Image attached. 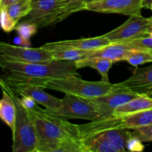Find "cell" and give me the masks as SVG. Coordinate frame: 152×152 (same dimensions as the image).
Instances as JSON below:
<instances>
[{
	"mask_svg": "<svg viewBox=\"0 0 152 152\" xmlns=\"http://www.w3.org/2000/svg\"><path fill=\"white\" fill-rule=\"evenodd\" d=\"M84 152H123L127 151L132 131L122 118L105 117L79 125Z\"/></svg>",
	"mask_w": 152,
	"mask_h": 152,
	"instance_id": "6da1fadb",
	"label": "cell"
},
{
	"mask_svg": "<svg viewBox=\"0 0 152 152\" xmlns=\"http://www.w3.org/2000/svg\"><path fill=\"white\" fill-rule=\"evenodd\" d=\"M0 65L9 71L4 83L10 86L25 84L38 86L41 83L71 76H80L75 61L52 59L37 63H18L0 60Z\"/></svg>",
	"mask_w": 152,
	"mask_h": 152,
	"instance_id": "7a4b0ae2",
	"label": "cell"
},
{
	"mask_svg": "<svg viewBox=\"0 0 152 152\" xmlns=\"http://www.w3.org/2000/svg\"><path fill=\"white\" fill-rule=\"evenodd\" d=\"M37 129L38 145L37 152H54L62 141L80 140L79 125L69 123L67 119L36 106L30 108Z\"/></svg>",
	"mask_w": 152,
	"mask_h": 152,
	"instance_id": "3957f363",
	"label": "cell"
},
{
	"mask_svg": "<svg viewBox=\"0 0 152 152\" xmlns=\"http://www.w3.org/2000/svg\"><path fill=\"white\" fill-rule=\"evenodd\" d=\"M1 85L10 91L15 101L16 107V120L13 133V152H37L38 145L37 129L29 109L24 105L19 99L11 90L10 86L4 80H1Z\"/></svg>",
	"mask_w": 152,
	"mask_h": 152,
	"instance_id": "277c9868",
	"label": "cell"
},
{
	"mask_svg": "<svg viewBox=\"0 0 152 152\" xmlns=\"http://www.w3.org/2000/svg\"><path fill=\"white\" fill-rule=\"evenodd\" d=\"M38 86L44 89L57 91L65 94H72L84 98H96L109 93L117 87V84L101 81H86L80 76H71L41 83Z\"/></svg>",
	"mask_w": 152,
	"mask_h": 152,
	"instance_id": "5b68a950",
	"label": "cell"
},
{
	"mask_svg": "<svg viewBox=\"0 0 152 152\" xmlns=\"http://www.w3.org/2000/svg\"><path fill=\"white\" fill-rule=\"evenodd\" d=\"M51 113L65 119H83L90 121L111 117L89 98L68 94L62 99L61 108Z\"/></svg>",
	"mask_w": 152,
	"mask_h": 152,
	"instance_id": "8992f818",
	"label": "cell"
},
{
	"mask_svg": "<svg viewBox=\"0 0 152 152\" xmlns=\"http://www.w3.org/2000/svg\"><path fill=\"white\" fill-rule=\"evenodd\" d=\"M62 0H36L32 1L31 10L22 18L20 23H29L37 28L52 26L59 22Z\"/></svg>",
	"mask_w": 152,
	"mask_h": 152,
	"instance_id": "52a82bcc",
	"label": "cell"
},
{
	"mask_svg": "<svg viewBox=\"0 0 152 152\" xmlns=\"http://www.w3.org/2000/svg\"><path fill=\"white\" fill-rule=\"evenodd\" d=\"M53 59L51 52L40 48L22 47L0 42V60L18 63H37Z\"/></svg>",
	"mask_w": 152,
	"mask_h": 152,
	"instance_id": "ba28073f",
	"label": "cell"
},
{
	"mask_svg": "<svg viewBox=\"0 0 152 152\" xmlns=\"http://www.w3.org/2000/svg\"><path fill=\"white\" fill-rule=\"evenodd\" d=\"M151 26V17L129 16V19L115 29L103 34L111 43L124 42L148 35Z\"/></svg>",
	"mask_w": 152,
	"mask_h": 152,
	"instance_id": "9c48e42d",
	"label": "cell"
},
{
	"mask_svg": "<svg viewBox=\"0 0 152 152\" xmlns=\"http://www.w3.org/2000/svg\"><path fill=\"white\" fill-rule=\"evenodd\" d=\"M142 0H102L89 3L86 10L125 16H142Z\"/></svg>",
	"mask_w": 152,
	"mask_h": 152,
	"instance_id": "30bf717a",
	"label": "cell"
},
{
	"mask_svg": "<svg viewBox=\"0 0 152 152\" xmlns=\"http://www.w3.org/2000/svg\"><path fill=\"white\" fill-rule=\"evenodd\" d=\"M140 95L128 88L122 86L120 83H117V87L109 93L99 97L91 98V99L104 110L108 115L113 116L114 111L118 107Z\"/></svg>",
	"mask_w": 152,
	"mask_h": 152,
	"instance_id": "8fae6325",
	"label": "cell"
},
{
	"mask_svg": "<svg viewBox=\"0 0 152 152\" xmlns=\"http://www.w3.org/2000/svg\"><path fill=\"white\" fill-rule=\"evenodd\" d=\"M10 87L14 88L21 96L31 98L39 105H43L46 110L50 112H56L62 106V99L52 96L39 86L20 84Z\"/></svg>",
	"mask_w": 152,
	"mask_h": 152,
	"instance_id": "7c38bea8",
	"label": "cell"
},
{
	"mask_svg": "<svg viewBox=\"0 0 152 152\" xmlns=\"http://www.w3.org/2000/svg\"><path fill=\"white\" fill-rule=\"evenodd\" d=\"M111 43L105 36L102 35L91 38L52 42L45 43L41 47L49 51L56 48H74L85 50H94L105 47Z\"/></svg>",
	"mask_w": 152,
	"mask_h": 152,
	"instance_id": "4fadbf2b",
	"label": "cell"
},
{
	"mask_svg": "<svg viewBox=\"0 0 152 152\" xmlns=\"http://www.w3.org/2000/svg\"><path fill=\"white\" fill-rule=\"evenodd\" d=\"M120 84L139 94H146L152 91V64L136 69L129 79Z\"/></svg>",
	"mask_w": 152,
	"mask_h": 152,
	"instance_id": "5bb4252c",
	"label": "cell"
},
{
	"mask_svg": "<svg viewBox=\"0 0 152 152\" xmlns=\"http://www.w3.org/2000/svg\"><path fill=\"white\" fill-rule=\"evenodd\" d=\"M136 48L125 42H113L96 50H90L86 58L104 57L114 61H125L126 56ZM85 58V59H86Z\"/></svg>",
	"mask_w": 152,
	"mask_h": 152,
	"instance_id": "9a60e30c",
	"label": "cell"
},
{
	"mask_svg": "<svg viewBox=\"0 0 152 152\" xmlns=\"http://www.w3.org/2000/svg\"><path fill=\"white\" fill-rule=\"evenodd\" d=\"M1 86L3 94L0 101V117L13 132L15 129L16 120V103L10 91L4 86Z\"/></svg>",
	"mask_w": 152,
	"mask_h": 152,
	"instance_id": "2e32d148",
	"label": "cell"
},
{
	"mask_svg": "<svg viewBox=\"0 0 152 152\" xmlns=\"http://www.w3.org/2000/svg\"><path fill=\"white\" fill-rule=\"evenodd\" d=\"M150 108H152V98L146 95L141 94L138 97L134 98L127 103L118 107L114 111L113 115L123 119L126 116Z\"/></svg>",
	"mask_w": 152,
	"mask_h": 152,
	"instance_id": "e0dca14e",
	"label": "cell"
},
{
	"mask_svg": "<svg viewBox=\"0 0 152 152\" xmlns=\"http://www.w3.org/2000/svg\"><path fill=\"white\" fill-rule=\"evenodd\" d=\"M75 62L78 69L88 67L96 70L100 74L101 80L105 83H109L108 73L114 63V61L104 57H92L75 61Z\"/></svg>",
	"mask_w": 152,
	"mask_h": 152,
	"instance_id": "ac0fdd59",
	"label": "cell"
},
{
	"mask_svg": "<svg viewBox=\"0 0 152 152\" xmlns=\"http://www.w3.org/2000/svg\"><path fill=\"white\" fill-rule=\"evenodd\" d=\"M125 126L132 129L152 124V108L144 110L123 118Z\"/></svg>",
	"mask_w": 152,
	"mask_h": 152,
	"instance_id": "d6986e66",
	"label": "cell"
},
{
	"mask_svg": "<svg viewBox=\"0 0 152 152\" xmlns=\"http://www.w3.org/2000/svg\"><path fill=\"white\" fill-rule=\"evenodd\" d=\"M32 0H19L7 7L6 9L9 16L16 22H19L21 19L28 14L31 10Z\"/></svg>",
	"mask_w": 152,
	"mask_h": 152,
	"instance_id": "ffe728a7",
	"label": "cell"
},
{
	"mask_svg": "<svg viewBox=\"0 0 152 152\" xmlns=\"http://www.w3.org/2000/svg\"><path fill=\"white\" fill-rule=\"evenodd\" d=\"M90 50L74 48H56L50 50L54 59L77 61L86 58Z\"/></svg>",
	"mask_w": 152,
	"mask_h": 152,
	"instance_id": "44dd1931",
	"label": "cell"
},
{
	"mask_svg": "<svg viewBox=\"0 0 152 152\" xmlns=\"http://www.w3.org/2000/svg\"><path fill=\"white\" fill-rule=\"evenodd\" d=\"M86 0H62L58 22H62L74 13L86 10Z\"/></svg>",
	"mask_w": 152,
	"mask_h": 152,
	"instance_id": "7402d4cb",
	"label": "cell"
},
{
	"mask_svg": "<svg viewBox=\"0 0 152 152\" xmlns=\"http://www.w3.org/2000/svg\"><path fill=\"white\" fill-rule=\"evenodd\" d=\"M125 61L134 67L145 63H152V53L148 50L134 49L126 56Z\"/></svg>",
	"mask_w": 152,
	"mask_h": 152,
	"instance_id": "603a6c76",
	"label": "cell"
},
{
	"mask_svg": "<svg viewBox=\"0 0 152 152\" xmlns=\"http://www.w3.org/2000/svg\"><path fill=\"white\" fill-rule=\"evenodd\" d=\"M132 134L141 142H152V124L131 129Z\"/></svg>",
	"mask_w": 152,
	"mask_h": 152,
	"instance_id": "cb8c5ba5",
	"label": "cell"
},
{
	"mask_svg": "<svg viewBox=\"0 0 152 152\" xmlns=\"http://www.w3.org/2000/svg\"><path fill=\"white\" fill-rule=\"evenodd\" d=\"M1 9V28L4 32H11L16 29L18 23L15 22L7 13L4 7H0Z\"/></svg>",
	"mask_w": 152,
	"mask_h": 152,
	"instance_id": "d4e9b609",
	"label": "cell"
},
{
	"mask_svg": "<svg viewBox=\"0 0 152 152\" xmlns=\"http://www.w3.org/2000/svg\"><path fill=\"white\" fill-rule=\"evenodd\" d=\"M125 43L130 45L136 48L144 49V50H152V36L147 35L145 37H140V38L135 39L129 40V41L124 42Z\"/></svg>",
	"mask_w": 152,
	"mask_h": 152,
	"instance_id": "484cf974",
	"label": "cell"
},
{
	"mask_svg": "<svg viewBox=\"0 0 152 152\" xmlns=\"http://www.w3.org/2000/svg\"><path fill=\"white\" fill-rule=\"evenodd\" d=\"M37 29L38 28L36 25L29 23H20L19 25H17L16 28L19 37L23 38L26 41H28L31 36L37 32Z\"/></svg>",
	"mask_w": 152,
	"mask_h": 152,
	"instance_id": "4316f807",
	"label": "cell"
},
{
	"mask_svg": "<svg viewBox=\"0 0 152 152\" xmlns=\"http://www.w3.org/2000/svg\"><path fill=\"white\" fill-rule=\"evenodd\" d=\"M18 1H19V0H0V7H7V6Z\"/></svg>",
	"mask_w": 152,
	"mask_h": 152,
	"instance_id": "83f0119b",
	"label": "cell"
},
{
	"mask_svg": "<svg viewBox=\"0 0 152 152\" xmlns=\"http://www.w3.org/2000/svg\"><path fill=\"white\" fill-rule=\"evenodd\" d=\"M142 7L152 10V0H142Z\"/></svg>",
	"mask_w": 152,
	"mask_h": 152,
	"instance_id": "f1b7e54d",
	"label": "cell"
},
{
	"mask_svg": "<svg viewBox=\"0 0 152 152\" xmlns=\"http://www.w3.org/2000/svg\"><path fill=\"white\" fill-rule=\"evenodd\" d=\"M102 1V0H86V3H87V4H89V3L95 2V1Z\"/></svg>",
	"mask_w": 152,
	"mask_h": 152,
	"instance_id": "f546056e",
	"label": "cell"
},
{
	"mask_svg": "<svg viewBox=\"0 0 152 152\" xmlns=\"http://www.w3.org/2000/svg\"><path fill=\"white\" fill-rule=\"evenodd\" d=\"M144 95H146V96H149V97L152 98V91L149 92V93L146 94H144Z\"/></svg>",
	"mask_w": 152,
	"mask_h": 152,
	"instance_id": "4dcf8cb0",
	"label": "cell"
},
{
	"mask_svg": "<svg viewBox=\"0 0 152 152\" xmlns=\"http://www.w3.org/2000/svg\"><path fill=\"white\" fill-rule=\"evenodd\" d=\"M36 1V0H32V1Z\"/></svg>",
	"mask_w": 152,
	"mask_h": 152,
	"instance_id": "1f68e13d",
	"label": "cell"
},
{
	"mask_svg": "<svg viewBox=\"0 0 152 152\" xmlns=\"http://www.w3.org/2000/svg\"><path fill=\"white\" fill-rule=\"evenodd\" d=\"M150 51H151V53H152V50H150Z\"/></svg>",
	"mask_w": 152,
	"mask_h": 152,
	"instance_id": "d6a6232c",
	"label": "cell"
},
{
	"mask_svg": "<svg viewBox=\"0 0 152 152\" xmlns=\"http://www.w3.org/2000/svg\"><path fill=\"white\" fill-rule=\"evenodd\" d=\"M151 17H152V16H151Z\"/></svg>",
	"mask_w": 152,
	"mask_h": 152,
	"instance_id": "836d02e7",
	"label": "cell"
},
{
	"mask_svg": "<svg viewBox=\"0 0 152 152\" xmlns=\"http://www.w3.org/2000/svg\"><path fill=\"white\" fill-rule=\"evenodd\" d=\"M151 18H152V17H151Z\"/></svg>",
	"mask_w": 152,
	"mask_h": 152,
	"instance_id": "e575fe53",
	"label": "cell"
}]
</instances>
